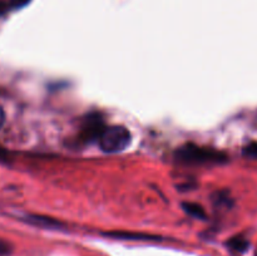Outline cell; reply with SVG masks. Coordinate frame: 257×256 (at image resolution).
Here are the masks:
<instances>
[{"label":"cell","instance_id":"obj_1","mask_svg":"<svg viewBox=\"0 0 257 256\" xmlns=\"http://www.w3.org/2000/svg\"><path fill=\"white\" fill-rule=\"evenodd\" d=\"M176 158L180 162L191 163V165H212V163H223L227 161V156L223 152L213 148L202 147V146L187 143L182 146L176 152Z\"/></svg>","mask_w":257,"mask_h":256},{"label":"cell","instance_id":"obj_2","mask_svg":"<svg viewBox=\"0 0 257 256\" xmlns=\"http://www.w3.org/2000/svg\"><path fill=\"white\" fill-rule=\"evenodd\" d=\"M100 150L107 153L122 152L130 146L131 132L123 125L105 127L99 137Z\"/></svg>","mask_w":257,"mask_h":256},{"label":"cell","instance_id":"obj_3","mask_svg":"<svg viewBox=\"0 0 257 256\" xmlns=\"http://www.w3.org/2000/svg\"><path fill=\"white\" fill-rule=\"evenodd\" d=\"M104 120L99 113L94 112L88 114L80 125L79 135H78V142L90 143L95 140H99L100 135L104 131Z\"/></svg>","mask_w":257,"mask_h":256},{"label":"cell","instance_id":"obj_4","mask_svg":"<svg viewBox=\"0 0 257 256\" xmlns=\"http://www.w3.org/2000/svg\"><path fill=\"white\" fill-rule=\"evenodd\" d=\"M108 236L117 238H124V240H145V241H157L161 240V237L153 235H147V233H136V232H108L105 233Z\"/></svg>","mask_w":257,"mask_h":256},{"label":"cell","instance_id":"obj_5","mask_svg":"<svg viewBox=\"0 0 257 256\" xmlns=\"http://www.w3.org/2000/svg\"><path fill=\"white\" fill-rule=\"evenodd\" d=\"M28 222L33 223V225H37V226H44V227H59V221L54 220L52 217H45V216H28L27 217Z\"/></svg>","mask_w":257,"mask_h":256},{"label":"cell","instance_id":"obj_6","mask_svg":"<svg viewBox=\"0 0 257 256\" xmlns=\"http://www.w3.org/2000/svg\"><path fill=\"white\" fill-rule=\"evenodd\" d=\"M227 246L231 250L236 251V252H245L248 246H250V243L243 236H233L232 238L227 241Z\"/></svg>","mask_w":257,"mask_h":256},{"label":"cell","instance_id":"obj_7","mask_svg":"<svg viewBox=\"0 0 257 256\" xmlns=\"http://www.w3.org/2000/svg\"><path fill=\"white\" fill-rule=\"evenodd\" d=\"M182 207L185 210V212H187L188 215L192 216V217L196 218H205L206 217V212L203 210V207L198 203L195 202H183Z\"/></svg>","mask_w":257,"mask_h":256},{"label":"cell","instance_id":"obj_8","mask_svg":"<svg viewBox=\"0 0 257 256\" xmlns=\"http://www.w3.org/2000/svg\"><path fill=\"white\" fill-rule=\"evenodd\" d=\"M243 156L252 160H257V142H251L246 145L242 150Z\"/></svg>","mask_w":257,"mask_h":256},{"label":"cell","instance_id":"obj_9","mask_svg":"<svg viewBox=\"0 0 257 256\" xmlns=\"http://www.w3.org/2000/svg\"><path fill=\"white\" fill-rule=\"evenodd\" d=\"M12 251H13V246L10 245V242L0 238V256L10 255Z\"/></svg>","mask_w":257,"mask_h":256},{"label":"cell","instance_id":"obj_10","mask_svg":"<svg viewBox=\"0 0 257 256\" xmlns=\"http://www.w3.org/2000/svg\"><path fill=\"white\" fill-rule=\"evenodd\" d=\"M29 2L30 0H9V5L12 8H23Z\"/></svg>","mask_w":257,"mask_h":256},{"label":"cell","instance_id":"obj_11","mask_svg":"<svg viewBox=\"0 0 257 256\" xmlns=\"http://www.w3.org/2000/svg\"><path fill=\"white\" fill-rule=\"evenodd\" d=\"M8 161H9L8 152L4 150V148L0 147V162H8Z\"/></svg>","mask_w":257,"mask_h":256},{"label":"cell","instance_id":"obj_12","mask_svg":"<svg viewBox=\"0 0 257 256\" xmlns=\"http://www.w3.org/2000/svg\"><path fill=\"white\" fill-rule=\"evenodd\" d=\"M7 9H8V5L5 4L4 2H2V0H0V17L5 14V12H7Z\"/></svg>","mask_w":257,"mask_h":256},{"label":"cell","instance_id":"obj_13","mask_svg":"<svg viewBox=\"0 0 257 256\" xmlns=\"http://www.w3.org/2000/svg\"><path fill=\"white\" fill-rule=\"evenodd\" d=\"M4 122H5V113H4V110H3V108L0 107V128L3 127Z\"/></svg>","mask_w":257,"mask_h":256}]
</instances>
